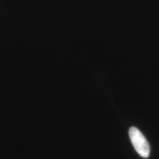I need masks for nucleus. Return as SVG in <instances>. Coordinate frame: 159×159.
Instances as JSON below:
<instances>
[{"instance_id": "nucleus-1", "label": "nucleus", "mask_w": 159, "mask_h": 159, "mask_svg": "<svg viewBox=\"0 0 159 159\" xmlns=\"http://www.w3.org/2000/svg\"><path fill=\"white\" fill-rule=\"evenodd\" d=\"M129 136L133 146L139 156L144 158H148L150 152V147L142 133L138 128L132 127L129 130Z\"/></svg>"}]
</instances>
